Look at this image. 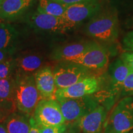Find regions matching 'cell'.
<instances>
[{"mask_svg":"<svg viewBox=\"0 0 133 133\" xmlns=\"http://www.w3.org/2000/svg\"><path fill=\"white\" fill-rule=\"evenodd\" d=\"M42 57L36 54H27L16 59V75H32L41 68Z\"/></svg>","mask_w":133,"mask_h":133,"instance_id":"obj_17","label":"cell"},{"mask_svg":"<svg viewBox=\"0 0 133 133\" xmlns=\"http://www.w3.org/2000/svg\"><path fill=\"white\" fill-rule=\"evenodd\" d=\"M70 62L81 65L88 69L99 70L107 66L109 55L105 48L95 41L86 52Z\"/></svg>","mask_w":133,"mask_h":133,"instance_id":"obj_9","label":"cell"},{"mask_svg":"<svg viewBox=\"0 0 133 133\" xmlns=\"http://www.w3.org/2000/svg\"><path fill=\"white\" fill-rule=\"evenodd\" d=\"M16 68V60L9 58L0 62V79L12 77Z\"/></svg>","mask_w":133,"mask_h":133,"instance_id":"obj_21","label":"cell"},{"mask_svg":"<svg viewBox=\"0 0 133 133\" xmlns=\"http://www.w3.org/2000/svg\"><path fill=\"white\" fill-rule=\"evenodd\" d=\"M7 115H5L0 114V123L4 122V121L6 120V119L8 118Z\"/></svg>","mask_w":133,"mask_h":133,"instance_id":"obj_32","label":"cell"},{"mask_svg":"<svg viewBox=\"0 0 133 133\" xmlns=\"http://www.w3.org/2000/svg\"><path fill=\"white\" fill-rule=\"evenodd\" d=\"M0 133H8L6 126H5L4 121L0 123Z\"/></svg>","mask_w":133,"mask_h":133,"instance_id":"obj_31","label":"cell"},{"mask_svg":"<svg viewBox=\"0 0 133 133\" xmlns=\"http://www.w3.org/2000/svg\"><path fill=\"white\" fill-rule=\"evenodd\" d=\"M57 101L66 121L76 122L99 105L97 100L91 96L75 99H59Z\"/></svg>","mask_w":133,"mask_h":133,"instance_id":"obj_6","label":"cell"},{"mask_svg":"<svg viewBox=\"0 0 133 133\" xmlns=\"http://www.w3.org/2000/svg\"><path fill=\"white\" fill-rule=\"evenodd\" d=\"M30 115L13 112L8 116L4 124L8 133H29Z\"/></svg>","mask_w":133,"mask_h":133,"instance_id":"obj_16","label":"cell"},{"mask_svg":"<svg viewBox=\"0 0 133 133\" xmlns=\"http://www.w3.org/2000/svg\"><path fill=\"white\" fill-rule=\"evenodd\" d=\"M67 124L64 123L59 126L39 127L41 133H62L66 130Z\"/></svg>","mask_w":133,"mask_h":133,"instance_id":"obj_24","label":"cell"},{"mask_svg":"<svg viewBox=\"0 0 133 133\" xmlns=\"http://www.w3.org/2000/svg\"><path fill=\"white\" fill-rule=\"evenodd\" d=\"M123 44L124 50L133 51V31L126 33L123 39Z\"/></svg>","mask_w":133,"mask_h":133,"instance_id":"obj_26","label":"cell"},{"mask_svg":"<svg viewBox=\"0 0 133 133\" xmlns=\"http://www.w3.org/2000/svg\"><path fill=\"white\" fill-rule=\"evenodd\" d=\"M106 117L105 109L99 105L75 123L83 133H101Z\"/></svg>","mask_w":133,"mask_h":133,"instance_id":"obj_11","label":"cell"},{"mask_svg":"<svg viewBox=\"0 0 133 133\" xmlns=\"http://www.w3.org/2000/svg\"><path fill=\"white\" fill-rule=\"evenodd\" d=\"M15 92L16 78L0 79V99L14 102Z\"/></svg>","mask_w":133,"mask_h":133,"instance_id":"obj_20","label":"cell"},{"mask_svg":"<svg viewBox=\"0 0 133 133\" xmlns=\"http://www.w3.org/2000/svg\"><path fill=\"white\" fill-rule=\"evenodd\" d=\"M52 1H56V2L61 3V4L70 6V5L76 4V3L85 2V1H92V0H52Z\"/></svg>","mask_w":133,"mask_h":133,"instance_id":"obj_29","label":"cell"},{"mask_svg":"<svg viewBox=\"0 0 133 133\" xmlns=\"http://www.w3.org/2000/svg\"><path fill=\"white\" fill-rule=\"evenodd\" d=\"M33 3V0H3L0 6V19L14 21L22 16Z\"/></svg>","mask_w":133,"mask_h":133,"instance_id":"obj_14","label":"cell"},{"mask_svg":"<svg viewBox=\"0 0 133 133\" xmlns=\"http://www.w3.org/2000/svg\"><path fill=\"white\" fill-rule=\"evenodd\" d=\"M10 54H11L10 53L6 52V51L0 50V62L9 59V56Z\"/></svg>","mask_w":133,"mask_h":133,"instance_id":"obj_30","label":"cell"},{"mask_svg":"<svg viewBox=\"0 0 133 133\" xmlns=\"http://www.w3.org/2000/svg\"><path fill=\"white\" fill-rule=\"evenodd\" d=\"M131 70L120 58L116 59L109 66V79L110 93L118 98L121 86Z\"/></svg>","mask_w":133,"mask_h":133,"instance_id":"obj_15","label":"cell"},{"mask_svg":"<svg viewBox=\"0 0 133 133\" xmlns=\"http://www.w3.org/2000/svg\"><path fill=\"white\" fill-rule=\"evenodd\" d=\"M100 86L101 79L93 75L69 87L57 89L55 92V99H75L91 96L99 90Z\"/></svg>","mask_w":133,"mask_h":133,"instance_id":"obj_8","label":"cell"},{"mask_svg":"<svg viewBox=\"0 0 133 133\" xmlns=\"http://www.w3.org/2000/svg\"><path fill=\"white\" fill-rule=\"evenodd\" d=\"M15 104L22 113L30 115L41 99L35 81L34 75H16Z\"/></svg>","mask_w":133,"mask_h":133,"instance_id":"obj_2","label":"cell"},{"mask_svg":"<svg viewBox=\"0 0 133 133\" xmlns=\"http://www.w3.org/2000/svg\"><path fill=\"white\" fill-rule=\"evenodd\" d=\"M19 33L8 23L0 24V50L12 54L18 39Z\"/></svg>","mask_w":133,"mask_h":133,"instance_id":"obj_18","label":"cell"},{"mask_svg":"<svg viewBox=\"0 0 133 133\" xmlns=\"http://www.w3.org/2000/svg\"><path fill=\"white\" fill-rule=\"evenodd\" d=\"M57 89H64L93 75L91 70L70 61H61L53 70Z\"/></svg>","mask_w":133,"mask_h":133,"instance_id":"obj_4","label":"cell"},{"mask_svg":"<svg viewBox=\"0 0 133 133\" xmlns=\"http://www.w3.org/2000/svg\"><path fill=\"white\" fill-rule=\"evenodd\" d=\"M68 6L52 0H39L37 11L51 16L63 17Z\"/></svg>","mask_w":133,"mask_h":133,"instance_id":"obj_19","label":"cell"},{"mask_svg":"<svg viewBox=\"0 0 133 133\" xmlns=\"http://www.w3.org/2000/svg\"><path fill=\"white\" fill-rule=\"evenodd\" d=\"M95 41H87L72 43L56 48L51 57L56 61H71L86 52Z\"/></svg>","mask_w":133,"mask_h":133,"instance_id":"obj_13","label":"cell"},{"mask_svg":"<svg viewBox=\"0 0 133 133\" xmlns=\"http://www.w3.org/2000/svg\"><path fill=\"white\" fill-rule=\"evenodd\" d=\"M86 35L102 43H114L119 33L118 16L114 7L102 9L88 21L84 27Z\"/></svg>","mask_w":133,"mask_h":133,"instance_id":"obj_1","label":"cell"},{"mask_svg":"<svg viewBox=\"0 0 133 133\" xmlns=\"http://www.w3.org/2000/svg\"><path fill=\"white\" fill-rule=\"evenodd\" d=\"M80 129L75 122L73 124V125L67 126L66 130L62 133H80Z\"/></svg>","mask_w":133,"mask_h":133,"instance_id":"obj_28","label":"cell"},{"mask_svg":"<svg viewBox=\"0 0 133 133\" xmlns=\"http://www.w3.org/2000/svg\"><path fill=\"white\" fill-rule=\"evenodd\" d=\"M30 129L29 133H41L40 128L36 124L33 115L30 116Z\"/></svg>","mask_w":133,"mask_h":133,"instance_id":"obj_27","label":"cell"},{"mask_svg":"<svg viewBox=\"0 0 133 133\" xmlns=\"http://www.w3.org/2000/svg\"><path fill=\"white\" fill-rule=\"evenodd\" d=\"M132 96H133V71H131L123 83L118 98L122 99Z\"/></svg>","mask_w":133,"mask_h":133,"instance_id":"obj_22","label":"cell"},{"mask_svg":"<svg viewBox=\"0 0 133 133\" xmlns=\"http://www.w3.org/2000/svg\"><path fill=\"white\" fill-rule=\"evenodd\" d=\"M33 117L39 127L56 126L65 123L59 103L55 99H41L36 105Z\"/></svg>","mask_w":133,"mask_h":133,"instance_id":"obj_5","label":"cell"},{"mask_svg":"<svg viewBox=\"0 0 133 133\" xmlns=\"http://www.w3.org/2000/svg\"><path fill=\"white\" fill-rule=\"evenodd\" d=\"M3 1V0H0V6H1V3H2Z\"/></svg>","mask_w":133,"mask_h":133,"instance_id":"obj_33","label":"cell"},{"mask_svg":"<svg viewBox=\"0 0 133 133\" xmlns=\"http://www.w3.org/2000/svg\"><path fill=\"white\" fill-rule=\"evenodd\" d=\"M102 9V4L98 0L85 1L70 5L66 8L63 18L70 29L90 20Z\"/></svg>","mask_w":133,"mask_h":133,"instance_id":"obj_7","label":"cell"},{"mask_svg":"<svg viewBox=\"0 0 133 133\" xmlns=\"http://www.w3.org/2000/svg\"><path fill=\"white\" fill-rule=\"evenodd\" d=\"M29 24L38 30L64 32L71 29L63 17L51 16L36 11L28 18Z\"/></svg>","mask_w":133,"mask_h":133,"instance_id":"obj_10","label":"cell"},{"mask_svg":"<svg viewBox=\"0 0 133 133\" xmlns=\"http://www.w3.org/2000/svg\"><path fill=\"white\" fill-rule=\"evenodd\" d=\"M15 102L13 101L0 99V114L9 116L16 110Z\"/></svg>","mask_w":133,"mask_h":133,"instance_id":"obj_23","label":"cell"},{"mask_svg":"<svg viewBox=\"0 0 133 133\" xmlns=\"http://www.w3.org/2000/svg\"><path fill=\"white\" fill-rule=\"evenodd\" d=\"M129 133H133V130H132V131H131V132H129Z\"/></svg>","mask_w":133,"mask_h":133,"instance_id":"obj_34","label":"cell"},{"mask_svg":"<svg viewBox=\"0 0 133 133\" xmlns=\"http://www.w3.org/2000/svg\"><path fill=\"white\" fill-rule=\"evenodd\" d=\"M1 19H0V24H1Z\"/></svg>","mask_w":133,"mask_h":133,"instance_id":"obj_35","label":"cell"},{"mask_svg":"<svg viewBox=\"0 0 133 133\" xmlns=\"http://www.w3.org/2000/svg\"><path fill=\"white\" fill-rule=\"evenodd\" d=\"M34 78L41 99H55L57 88L51 68L45 66L39 69L34 74Z\"/></svg>","mask_w":133,"mask_h":133,"instance_id":"obj_12","label":"cell"},{"mask_svg":"<svg viewBox=\"0 0 133 133\" xmlns=\"http://www.w3.org/2000/svg\"><path fill=\"white\" fill-rule=\"evenodd\" d=\"M119 58L128 66L131 71H133V51H126L121 54Z\"/></svg>","mask_w":133,"mask_h":133,"instance_id":"obj_25","label":"cell"},{"mask_svg":"<svg viewBox=\"0 0 133 133\" xmlns=\"http://www.w3.org/2000/svg\"><path fill=\"white\" fill-rule=\"evenodd\" d=\"M104 133H129L133 130V98L120 99L104 123Z\"/></svg>","mask_w":133,"mask_h":133,"instance_id":"obj_3","label":"cell"}]
</instances>
